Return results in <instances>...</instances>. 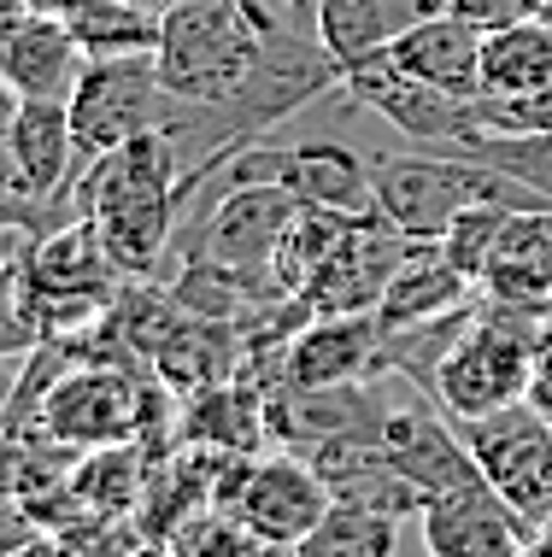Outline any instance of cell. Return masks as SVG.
<instances>
[{
  "label": "cell",
  "instance_id": "cell-1",
  "mask_svg": "<svg viewBox=\"0 0 552 557\" xmlns=\"http://www.w3.org/2000/svg\"><path fill=\"white\" fill-rule=\"evenodd\" d=\"M223 164L230 159H218V153L183 164L171 129H147L136 141L112 147L107 159L88 164L77 176L71 206H77V218L95 223L100 247L124 270V282H147L159 270V259L171 252L188 200L212 183Z\"/></svg>",
  "mask_w": 552,
  "mask_h": 557
},
{
  "label": "cell",
  "instance_id": "cell-2",
  "mask_svg": "<svg viewBox=\"0 0 552 557\" xmlns=\"http://www.w3.org/2000/svg\"><path fill=\"white\" fill-rule=\"evenodd\" d=\"M370 183H377V212L406 240H441L453 230V218L470 212V206H512V212H541V206H552L535 188L517 183V176L494 171L488 159L441 153V147H424V153H377L370 159Z\"/></svg>",
  "mask_w": 552,
  "mask_h": 557
},
{
  "label": "cell",
  "instance_id": "cell-3",
  "mask_svg": "<svg viewBox=\"0 0 552 557\" xmlns=\"http://www.w3.org/2000/svg\"><path fill=\"white\" fill-rule=\"evenodd\" d=\"M271 29L253 18L247 0H176L159 18V77L176 107H218L265 59Z\"/></svg>",
  "mask_w": 552,
  "mask_h": 557
},
{
  "label": "cell",
  "instance_id": "cell-4",
  "mask_svg": "<svg viewBox=\"0 0 552 557\" xmlns=\"http://www.w3.org/2000/svg\"><path fill=\"white\" fill-rule=\"evenodd\" d=\"M19 264H24V288L36 299V318L48 329V341L107 323L118 282H124V270L107 259V247H100L88 218H71L65 230L29 240Z\"/></svg>",
  "mask_w": 552,
  "mask_h": 557
},
{
  "label": "cell",
  "instance_id": "cell-5",
  "mask_svg": "<svg viewBox=\"0 0 552 557\" xmlns=\"http://www.w3.org/2000/svg\"><path fill=\"white\" fill-rule=\"evenodd\" d=\"M171 88L159 77L154 53H124V59H88L77 95H71V135H77V164L88 171L112 147L136 141L147 129H171Z\"/></svg>",
  "mask_w": 552,
  "mask_h": 557
},
{
  "label": "cell",
  "instance_id": "cell-6",
  "mask_svg": "<svg viewBox=\"0 0 552 557\" xmlns=\"http://www.w3.org/2000/svg\"><path fill=\"white\" fill-rule=\"evenodd\" d=\"M223 183H277L300 206H330V212L365 218L377 212V183H370V159L347 153L341 141H306V147H247L223 164Z\"/></svg>",
  "mask_w": 552,
  "mask_h": 557
},
{
  "label": "cell",
  "instance_id": "cell-7",
  "mask_svg": "<svg viewBox=\"0 0 552 557\" xmlns=\"http://www.w3.org/2000/svg\"><path fill=\"white\" fill-rule=\"evenodd\" d=\"M147 387H136L124 370L107 364H83L65 370L41 399L36 434L48 446H71V451H100V446H130L147 417Z\"/></svg>",
  "mask_w": 552,
  "mask_h": 557
},
{
  "label": "cell",
  "instance_id": "cell-8",
  "mask_svg": "<svg viewBox=\"0 0 552 557\" xmlns=\"http://www.w3.org/2000/svg\"><path fill=\"white\" fill-rule=\"evenodd\" d=\"M458 434H465L482 481H494L505 499L541 529L552 517V423L547 417L535 411L529 399H517V405H505V411L458 423Z\"/></svg>",
  "mask_w": 552,
  "mask_h": 557
},
{
  "label": "cell",
  "instance_id": "cell-9",
  "mask_svg": "<svg viewBox=\"0 0 552 557\" xmlns=\"http://www.w3.org/2000/svg\"><path fill=\"white\" fill-rule=\"evenodd\" d=\"M347 88L359 107L382 112L400 135H412L417 147H441V153H465V147L482 135V100L446 95V88H429L394 71L388 59H365V65L347 71Z\"/></svg>",
  "mask_w": 552,
  "mask_h": 557
},
{
  "label": "cell",
  "instance_id": "cell-10",
  "mask_svg": "<svg viewBox=\"0 0 552 557\" xmlns=\"http://www.w3.org/2000/svg\"><path fill=\"white\" fill-rule=\"evenodd\" d=\"M223 510L242 517V529L259 546H300L318 529V517L335 505L330 481L300 458H265L253 470H235L230 487L218 493Z\"/></svg>",
  "mask_w": 552,
  "mask_h": 557
},
{
  "label": "cell",
  "instance_id": "cell-11",
  "mask_svg": "<svg viewBox=\"0 0 552 557\" xmlns=\"http://www.w3.org/2000/svg\"><path fill=\"white\" fill-rule=\"evenodd\" d=\"M294 212H300V200H294L289 188H277V183L230 188L212 212H206V230H200L194 259H212L223 270H235L253 294H277L271 252H277V240H282V230H289Z\"/></svg>",
  "mask_w": 552,
  "mask_h": 557
},
{
  "label": "cell",
  "instance_id": "cell-12",
  "mask_svg": "<svg viewBox=\"0 0 552 557\" xmlns=\"http://www.w3.org/2000/svg\"><path fill=\"white\" fill-rule=\"evenodd\" d=\"M417 534H424L429 557H529L535 552V522L482 475L453 493H436L417 510Z\"/></svg>",
  "mask_w": 552,
  "mask_h": 557
},
{
  "label": "cell",
  "instance_id": "cell-13",
  "mask_svg": "<svg viewBox=\"0 0 552 557\" xmlns=\"http://www.w3.org/2000/svg\"><path fill=\"white\" fill-rule=\"evenodd\" d=\"M412 252V240L394 230L382 212H365V218H347L335 252L323 259V270L311 276V288L294 299L306 306V318H341V311H377L388 282H394L400 259Z\"/></svg>",
  "mask_w": 552,
  "mask_h": 557
},
{
  "label": "cell",
  "instance_id": "cell-14",
  "mask_svg": "<svg viewBox=\"0 0 552 557\" xmlns=\"http://www.w3.org/2000/svg\"><path fill=\"white\" fill-rule=\"evenodd\" d=\"M388 370V329L377 311H341V318H311L300 335L282 346V382L289 387H359Z\"/></svg>",
  "mask_w": 552,
  "mask_h": 557
},
{
  "label": "cell",
  "instance_id": "cell-15",
  "mask_svg": "<svg viewBox=\"0 0 552 557\" xmlns=\"http://www.w3.org/2000/svg\"><path fill=\"white\" fill-rule=\"evenodd\" d=\"M370 441L388 463H394V475H406L417 493H424V505L436 499V493H453L476 481V470L465 434H458L453 417L429 411V405H406V411H377V423H370Z\"/></svg>",
  "mask_w": 552,
  "mask_h": 557
},
{
  "label": "cell",
  "instance_id": "cell-16",
  "mask_svg": "<svg viewBox=\"0 0 552 557\" xmlns=\"http://www.w3.org/2000/svg\"><path fill=\"white\" fill-rule=\"evenodd\" d=\"M482 36L488 29L465 18L458 7H441L429 12L424 24H412L406 36H394L377 59H388L394 71L429 83V88H446V95H465L476 100V77H482Z\"/></svg>",
  "mask_w": 552,
  "mask_h": 557
},
{
  "label": "cell",
  "instance_id": "cell-17",
  "mask_svg": "<svg viewBox=\"0 0 552 557\" xmlns=\"http://www.w3.org/2000/svg\"><path fill=\"white\" fill-rule=\"evenodd\" d=\"M12 164H19V194L71 206L77 176H83L77 135H71V100H19V117H12Z\"/></svg>",
  "mask_w": 552,
  "mask_h": 557
},
{
  "label": "cell",
  "instance_id": "cell-18",
  "mask_svg": "<svg viewBox=\"0 0 552 557\" xmlns=\"http://www.w3.org/2000/svg\"><path fill=\"white\" fill-rule=\"evenodd\" d=\"M88 71V53L77 48L65 18H29L12 41H0V77L19 100H71Z\"/></svg>",
  "mask_w": 552,
  "mask_h": 557
},
{
  "label": "cell",
  "instance_id": "cell-19",
  "mask_svg": "<svg viewBox=\"0 0 552 557\" xmlns=\"http://www.w3.org/2000/svg\"><path fill=\"white\" fill-rule=\"evenodd\" d=\"M470 288L476 282L458 270L453 259L441 252V240H412V252L400 259L394 282H388L377 318L382 329H417V323H436V318H453V311L470 306Z\"/></svg>",
  "mask_w": 552,
  "mask_h": 557
},
{
  "label": "cell",
  "instance_id": "cell-20",
  "mask_svg": "<svg viewBox=\"0 0 552 557\" xmlns=\"http://www.w3.org/2000/svg\"><path fill=\"white\" fill-rule=\"evenodd\" d=\"M446 0H323L318 7V41L335 53L341 71L377 59L394 36H406L412 24H424L429 12H441Z\"/></svg>",
  "mask_w": 552,
  "mask_h": 557
},
{
  "label": "cell",
  "instance_id": "cell-21",
  "mask_svg": "<svg viewBox=\"0 0 552 557\" xmlns=\"http://www.w3.org/2000/svg\"><path fill=\"white\" fill-rule=\"evenodd\" d=\"M552 83V24L512 18L482 36V77L476 100H524Z\"/></svg>",
  "mask_w": 552,
  "mask_h": 557
},
{
  "label": "cell",
  "instance_id": "cell-22",
  "mask_svg": "<svg viewBox=\"0 0 552 557\" xmlns=\"http://www.w3.org/2000/svg\"><path fill=\"white\" fill-rule=\"evenodd\" d=\"M482 288L494 299H517V306L552 299V206H541V212H512L494 259H488Z\"/></svg>",
  "mask_w": 552,
  "mask_h": 557
},
{
  "label": "cell",
  "instance_id": "cell-23",
  "mask_svg": "<svg viewBox=\"0 0 552 557\" xmlns=\"http://www.w3.org/2000/svg\"><path fill=\"white\" fill-rule=\"evenodd\" d=\"M400 546V517H388L377 505H353L335 499L318 517L300 546H289V557H394Z\"/></svg>",
  "mask_w": 552,
  "mask_h": 557
},
{
  "label": "cell",
  "instance_id": "cell-24",
  "mask_svg": "<svg viewBox=\"0 0 552 557\" xmlns=\"http://www.w3.org/2000/svg\"><path fill=\"white\" fill-rule=\"evenodd\" d=\"M341 230H347V212H330V206H300V212L289 218V230H282L277 252H271V282L277 294L300 299L311 288V276L323 270V259L335 252Z\"/></svg>",
  "mask_w": 552,
  "mask_h": 557
},
{
  "label": "cell",
  "instance_id": "cell-25",
  "mask_svg": "<svg viewBox=\"0 0 552 557\" xmlns=\"http://www.w3.org/2000/svg\"><path fill=\"white\" fill-rule=\"evenodd\" d=\"M65 24L88 59H124L159 48V12L136 7V0H83Z\"/></svg>",
  "mask_w": 552,
  "mask_h": 557
},
{
  "label": "cell",
  "instance_id": "cell-26",
  "mask_svg": "<svg viewBox=\"0 0 552 557\" xmlns=\"http://www.w3.org/2000/svg\"><path fill=\"white\" fill-rule=\"evenodd\" d=\"M71 493L95 510V517H118L130 499H136V451L130 446H100L88 451L71 475Z\"/></svg>",
  "mask_w": 552,
  "mask_h": 557
},
{
  "label": "cell",
  "instance_id": "cell-27",
  "mask_svg": "<svg viewBox=\"0 0 552 557\" xmlns=\"http://www.w3.org/2000/svg\"><path fill=\"white\" fill-rule=\"evenodd\" d=\"M465 153L488 159L494 171L517 176L524 188H535L541 200H552V129H541V135H476Z\"/></svg>",
  "mask_w": 552,
  "mask_h": 557
},
{
  "label": "cell",
  "instance_id": "cell-28",
  "mask_svg": "<svg viewBox=\"0 0 552 557\" xmlns=\"http://www.w3.org/2000/svg\"><path fill=\"white\" fill-rule=\"evenodd\" d=\"M505 223H512V206H470V212H458L453 230L441 235V252L465 270L476 288H482V276H488V259H494Z\"/></svg>",
  "mask_w": 552,
  "mask_h": 557
},
{
  "label": "cell",
  "instance_id": "cell-29",
  "mask_svg": "<svg viewBox=\"0 0 552 557\" xmlns=\"http://www.w3.org/2000/svg\"><path fill=\"white\" fill-rule=\"evenodd\" d=\"M259 540L242 529L235 510H188L183 522L171 529V557H253Z\"/></svg>",
  "mask_w": 552,
  "mask_h": 557
},
{
  "label": "cell",
  "instance_id": "cell-30",
  "mask_svg": "<svg viewBox=\"0 0 552 557\" xmlns=\"http://www.w3.org/2000/svg\"><path fill=\"white\" fill-rule=\"evenodd\" d=\"M19 259L0 270V358H29V352L48 346V329H41V318H36V299H29V288H24V264Z\"/></svg>",
  "mask_w": 552,
  "mask_h": 557
},
{
  "label": "cell",
  "instance_id": "cell-31",
  "mask_svg": "<svg viewBox=\"0 0 552 557\" xmlns=\"http://www.w3.org/2000/svg\"><path fill=\"white\" fill-rule=\"evenodd\" d=\"M48 529H41V517L29 505H0V557H12V552H24L29 540H41Z\"/></svg>",
  "mask_w": 552,
  "mask_h": 557
},
{
  "label": "cell",
  "instance_id": "cell-32",
  "mask_svg": "<svg viewBox=\"0 0 552 557\" xmlns=\"http://www.w3.org/2000/svg\"><path fill=\"white\" fill-rule=\"evenodd\" d=\"M12 117H19V95H12V83L0 77V183L19 188V164H12Z\"/></svg>",
  "mask_w": 552,
  "mask_h": 557
},
{
  "label": "cell",
  "instance_id": "cell-33",
  "mask_svg": "<svg viewBox=\"0 0 552 557\" xmlns=\"http://www.w3.org/2000/svg\"><path fill=\"white\" fill-rule=\"evenodd\" d=\"M529 405L552 423V341L541 346V352H535V370H529Z\"/></svg>",
  "mask_w": 552,
  "mask_h": 557
},
{
  "label": "cell",
  "instance_id": "cell-34",
  "mask_svg": "<svg viewBox=\"0 0 552 557\" xmlns=\"http://www.w3.org/2000/svg\"><path fill=\"white\" fill-rule=\"evenodd\" d=\"M12 557H83V552L71 546L65 534H53V529H48L41 540H29V546H24V552H12Z\"/></svg>",
  "mask_w": 552,
  "mask_h": 557
},
{
  "label": "cell",
  "instance_id": "cell-35",
  "mask_svg": "<svg viewBox=\"0 0 552 557\" xmlns=\"http://www.w3.org/2000/svg\"><path fill=\"white\" fill-rule=\"evenodd\" d=\"M29 18H36V12H29L24 0H0V41H12Z\"/></svg>",
  "mask_w": 552,
  "mask_h": 557
},
{
  "label": "cell",
  "instance_id": "cell-36",
  "mask_svg": "<svg viewBox=\"0 0 552 557\" xmlns=\"http://www.w3.org/2000/svg\"><path fill=\"white\" fill-rule=\"evenodd\" d=\"M12 399H19V358H0V423H7Z\"/></svg>",
  "mask_w": 552,
  "mask_h": 557
},
{
  "label": "cell",
  "instance_id": "cell-37",
  "mask_svg": "<svg viewBox=\"0 0 552 557\" xmlns=\"http://www.w3.org/2000/svg\"><path fill=\"white\" fill-rule=\"evenodd\" d=\"M247 7H253V18H259L265 29H282V24H294V18H289V0H247Z\"/></svg>",
  "mask_w": 552,
  "mask_h": 557
},
{
  "label": "cell",
  "instance_id": "cell-38",
  "mask_svg": "<svg viewBox=\"0 0 552 557\" xmlns=\"http://www.w3.org/2000/svg\"><path fill=\"white\" fill-rule=\"evenodd\" d=\"M29 12H41V18H71V12L83 7V0H24Z\"/></svg>",
  "mask_w": 552,
  "mask_h": 557
},
{
  "label": "cell",
  "instance_id": "cell-39",
  "mask_svg": "<svg viewBox=\"0 0 552 557\" xmlns=\"http://www.w3.org/2000/svg\"><path fill=\"white\" fill-rule=\"evenodd\" d=\"M318 7H323V0H289V18L300 29H311V24H318Z\"/></svg>",
  "mask_w": 552,
  "mask_h": 557
},
{
  "label": "cell",
  "instance_id": "cell-40",
  "mask_svg": "<svg viewBox=\"0 0 552 557\" xmlns=\"http://www.w3.org/2000/svg\"><path fill=\"white\" fill-rule=\"evenodd\" d=\"M517 12L535 18V24H552V0H517Z\"/></svg>",
  "mask_w": 552,
  "mask_h": 557
},
{
  "label": "cell",
  "instance_id": "cell-41",
  "mask_svg": "<svg viewBox=\"0 0 552 557\" xmlns=\"http://www.w3.org/2000/svg\"><path fill=\"white\" fill-rule=\"evenodd\" d=\"M24 247H29V240H24V235H0V270H7L12 259H19V252H24Z\"/></svg>",
  "mask_w": 552,
  "mask_h": 557
},
{
  "label": "cell",
  "instance_id": "cell-42",
  "mask_svg": "<svg viewBox=\"0 0 552 557\" xmlns=\"http://www.w3.org/2000/svg\"><path fill=\"white\" fill-rule=\"evenodd\" d=\"M535 557H552V517L535 529Z\"/></svg>",
  "mask_w": 552,
  "mask_h": 557
},
{
  "label": "cell",
  "instance_id": "cell-43",
  "mask_svg": "<svg viewBox=\"0 0 552 557\" xmlns=\"http://www.w3.org/2000/svg\"><path fill=\"white\" fill-rule=\"evenodd\" d=\"M136 7H147V12H159V18H165V12L176 7V0H136Z\"/></svg>",
  "mask_w": 552,
  "mask_h": 557
},
{
  "label": "cell",
  "instance_id": "cell-44",
  "mask_svg": "<svg viewBox=\"0 0 552 557\" xmlns=\"http://www.w3.org/2000/svg\"><path fill=\"white\" fill-rule=\"evenodd\" d=\"M529 557H535V552H529Z\"/></svg>",
  "mask_w": 552,
  "mask_h": 557
},
{
  "label": "cell",
  "instance_id": "cell-45",
  "mask_svg": "<svg viewBox=\"0 0 552 557\" xmlns=\"http://www.w3.org/2000/svg\"><path fill=\"white\" fill-rule=\"evenodd\" d=\"M394 557H400V552H394Z\"/></svg>",
  "mask_w": 552,
  "mask_h": 557
}]
</instances>
